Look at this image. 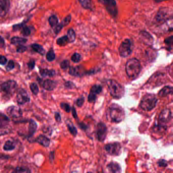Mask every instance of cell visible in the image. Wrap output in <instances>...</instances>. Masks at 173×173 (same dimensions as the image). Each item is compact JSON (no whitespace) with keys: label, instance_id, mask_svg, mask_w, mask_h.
Returning a JSON list of instances; mask_svg holds the SVG:
<instances>
[{"label":"cell","instance_id":"91938a15","mask_svg":"<svg viewBox=\"0 0 173 173\" xmlns=\"http://www.w3.org/2000/svg\"><path fill=\"white\" fill-rule=\"evenodd\" d=\"M155 2L157 3H160L161 2H163V1H166V0H154Z\"/></svg>","mask_w":173,"mask_h":173},{"label":"cell","instance_id":"cb8c5ba5","mask_svg":"<svg viewBox=\"0 0 173 173\" xmlns=\"http://www.w3.org/2000/svg\"><path fill=\"white\" fill-rule=\"evenodd\" d=\"M173 87L170 86H165L159 92V96L161 97H163L170 94H173Z\"/></svg>","mask_w":173,"mask_h":173},{"label":"cell","instance_id":"db71d44e","mask_svg":"<svg viewBox=\"0 0 173 173\" xmlns=\"http://www.w3.org/2000/svg\"><path fill=\"white\" fill-rule=\"evenodd\" d=\"M35 62L34 60H31L27 63V66L30 70H33L35 67Z\"/></svg>","mask_w":173,"mask_h":173},{"label":"cell","instance_id":"d6a6232c","mask_svg":"<svg viewBox=\"0 0 173 173\" xmlns=\"http://www.w3.org/2000/svg\"><path fill=\"white\" fill-rule=\"evenodd\" d=\"M15 148V144L11 141H7L5 143L4 147H3L4 150H5V151H11V150L14 149Z\"/></svg>","mask_w":173,"mask_h":173},{"label":"cell","instance_id":"681fc988","mask_svg":"<svg viewBox=\"0 0 173 173\" xmlns=\"http://www.w3.org/2000/svg\"><path fill=\"white\" fill-rule=\"evenodd\" d=\"M63 25H62V24H61V23L59 24V25H57L55 26V29H54V33L56 34H59V33L61 31L62 29H63Z\"/></svg>","mask_w":173,"mask_h":173},{"label":"cell","instance_id":"ab89813d","mask_svg":"<svg viewBox=\"0 0 173 173\" xmlns=\"http://www.w3.org/2000/svg\"><path fill=\"white\" fill-rule=\"evenodd\" d=\"M14 172L15 173H29L31 172L29 169H26L25 168L18 167L15 169Z\"/></svg>","mask_w":173,"mask_h":173},{"label":"cell","instance_id":"8992f818","mask_svg":"<svg viewBox=\"0 0 173 173\" xmlns=\"http://www.w3.org/2000/svg\"><path fill=\"white\" fill-rule=\"evenodd\" d=\"M98 1L104 6L108 12L113 17L117 16L118 9L115 0H98Z\"/></svg>","mask_w":173,"mask_h":173},{"label":"cell","instance_id":"ee69618b","mask_svg":"<svg viewBox=\"0 0 173 173\" xmlns=\"http://www.w3.org/2000/svg\"><path fill=\"white\" fill-rule=\"evenodd\" d=\"M14 67L15 64L14 63V62L11 60V61H10L9 62L8 65H7L6 67V69L7 71H11V70H12V69H13L14 68Z\"/></svg>","mask_w":173,"mask_h":173},{"label":"cell","instance_id":"603a6c76","mask_svg":"<svg viewBox=\"0 0 173 173\" xmlns=\"http://www.w3.org/2000/svg\"><path fill=\"white\" fill-rule=\"evenodd\" d=\"M81 6L85 9L92 10L94 9V3L92 0H78Z\"/></svg>","mask_w":173,"mask_h":173},{"label":"cell","instance_id":"d6986e66","mask_svg":"<svg viewBox=\"0 0 173 173\" xmlns=\"http://www.w3.org/2000/svg\"><path fill=\"white\" fill-rule=\"evenodd\" d=\"M56 82L51 80L47 79L43 82L42 85L45 90L51 91L56 88Z\"/></svg>","mask_w":173,"mask_h":173},{"label":"cell","instance_id":"5b68a950","mask_svg":"<svg viewBox=\"0 0 173 173\" xmlns=\"http://www.w3.org/2000/svg\"><path fill=\"white\" fill-rule=\"evenodd\" d=\"M133 42L129 39H126L121 43L119 47L120 55L122 57L129 56L133 51Z\"/></svg>","mask_w":173,"mask_h":173},{"label":"cell","instance_id":"f6af8a7d","mask_svg":"<svg viewBox=\"0 0 173 173\" xmlns=\"http://www.w3.org/2000/svg\"><path fill=\"white\" fill-rule=\"evenodd\" d=\"M84 102V98L83 96H81L79 98H78L77 101H76V105H77L78 107H81L83 106Z\"/></svg>","mask_w":173,"mask_h":173},{"label":"cell","instance_id":"8d00e7d4","mask_svg":"<svg viewBox=\"0 0 173 173\" xmlns=\"http://www.w3.org/2000/svg\"><path fill=\"white\" fill-rule=\"evenodd\" d=\"M30 89L32 93L35 95H37L39 92V88L37 84L35 83H32L30 84Z\"/></svg>","mask_w":173,"mask_h":173},{"label":"cell","instance_id":"7bdbcfd3","mask_svg":"<svg viewBox=\"0 0 173 173\" xmlns=\"http://www.w3.org/2000/svg\"><path fill=\"white\" fill-rule=\"evenodd\" d=\"M70 67V62L68 60H65L63 61L61 64V68L62 69L65 70Z\"/></svg>","mask_w":173,"mask_h":173},{"label":"cell","instance_id":"f907efd6","mask_svg":"<svg viewBox=\"0 0 173 173\" xmlns=\"http://www.w3.org/2000/svg\"><path fill=\"white\" fill-rule=\"evenodd\" d=\"M157 163L159 165V167H166L168 165V163H167V161L165 160V159L159 160Z\"/></svg>","mask_w":173,"mask_h":173},{"label":"cell","instance_id":"4fadbf2b","mask_svg":"<svg viewBox=\"0 0 173 173\" xmlns=\"http://www.w3.org/2000/svg\"><path fill=\"white\" fill-rule=\"evenodd\" d=\"M172 119V113L170 109H165L161 112L159 116V121L161 124L165 125V123H168Z\"/></svg>","mask_w":173,"mask_h":173},{"label":"cell","instance_id":"f5cc1de1","mask_svg":"<svg viewBox=\"0 0 173 173\" xmlns=\"http://www.w3.org/2000/svg\"><path fill=\"white\" fill-rule=\"evenodd\" d=\"M9 120L8 117H7L5 115L0 114V122H6Z\"/></svg>","mask_w":173,"mask_h":173},{"label":"cell","instance_id":"f35d334b","mask_svg":"<svg viewBox=\"0 0 173 173\" xmlns=\"http://www.w3.org/2000/svg\"><path fill=\"white\" fill-rule=\"evenodd\" d=\"M61 108L63 109L66 112L69 113L71 111V107L67 103H62L61 104Z\"/></svg>","mask_w":173,"mask_h":173},{"label":"cell","instance_id":"44dd1931","mask_svg":"<svg viewBox=\"0 0 173 173\" xmlns=\"http://www.w3.org/2000/svg\"><path fill=\"white\" fill-rule=\"evenodd\" d=\"M35 141L44 147H48L50 144V140L43 135H40L36 139Z\"/></svg>","mask_w":173,"mask_h":173},{"label":"cell","instance_id":"f546056e","mask_svg":"<svg viewBox=\"0 0 173 173\" xmlns=\"http://www.w3.org/2000/svg\"><path fill=\"white\" fill-rule=\"evenodd\" d=\"M57 44L59 45V46H64L66 45L69 42V39L68 38L67 36H64L62 37L59 38L56 41Z\"/></svg>","mask_w":173,"mask_h":173},{"label":"cell","instance_id":"7a4b0ae2","mask_svg":"<svg viewBox=\"0 0 173 173\" xmlns=\"http://www.w3.org/2000/svg\"><path fill=\"white\" fill-rule=\"evenodd\" d=\"M125 71L129 79H135L141 71L140 61L136 58L129 59L125 65Z\"/></svg>","mask_w":173,"mask_h":173},{"label":"cell","instance_id":"11a10c76","mask_svg":"<svg viewBox=\"0 0 173 173\" xmlns=\"http://www.w3.org/2000/svg\"><path fill=\"white\" fill-rule=\"evenodd\" d=\"M79 127L81 128V129L83 130V131H86V129H88V125L85 124V123H83V122H80V123H79Z\"/></svg>","mask_w":173,"mask_h":173},{"label":"cell","instance_id":"836d02e7","mask_svg":"<svg viewBox=\"0 0 173 173\" xmlns=\"http://www.w3.org/2000/svg\"><path fill=\"white\" fill-rule=\"evenodd\" d=\"M48 21L51 27H55L58 24L59 20L55 15H52L49 18Z\"/></svg>","mask_w":173,"mask_h":173},{"label":"cell","instance_id":"e0dca14e","mask_svg":"<svg viewBox=\"0 0 173 173\" xmlns=\"http://www.w3.org/2000/svg\"><path fill=\"white\" fill-rule=\"evenodd\" d=\"M10 8L9 0H0V16H4Z\"/></svg>","mask_w":173,"mask_h":173},{"label":"cell","instance_id":"9f6ffc18","mask_svg":"<svg viewBox=\"0 0 173 173\" xmlns=\"http://www.w3.org/2000/svg\"><path fill=\"white\" fill-rule=\"evenodd\" d=\"M55 118L57 122H60L61 121V115L59 113L56 112L55 113Z\"/></svg>","mask_w":173,"mask_h":173},{"label":"cell","instance_id":"74e56055","mask_svg":"<svg viewBox=\"0 0 173 173\" xmlns=\"http://www.w3.org/2000/svg\"><path fill=\"white\" fill-rule=\"evenodd\" d=\"M21 33L23 34V35L25 36H28L31 34V30L29 29V27L25 25L22 29Z\"/></svg>","mask_w":173,"mask_h":173},{"label":"cell","instance_id":"1f68e13d","mask_svg":"<svg viewBox=\"0 0 173 173\" xmlns=\"http://www.w3.org/2000/svg\"><path fill=\"white\" fill-rule=\"evenodd\" d=\"M67 125L68 129H69L70 133L74 137H76L77 135V129L74 125L73 123H71V122H69V123H67Z\"/></svg>","mask_w":173,"mask_h":173},{"label":"cell","instance_id":"ac0fdd59","mask_svg":"<svg viewBox=\"0 0 173 173\" xmlns=\"http://www.w3.org/2000/svg\"><path fill=\"white\" fill-rule=\"evenodd\" d=\"M107 168L111 173H120L121 172V167L116 162H111L109 163Z\"/></svg>","mask_w":173,"mask_h":173},{"label":"cell","instance_id":"c3c4849f","mask_svg":"<svg viewBox=\"0 0 173 173\" xmlns=\"http://www.w3.org/2000/svg\"><path fill=\"white\" fill-rule=\"evenodd\" d=\"M27 49V48L25 46L19 45L18 47L17 48V52H19V53H23V52L25 51Z\"/></svg>","mask_w":173,"mask_h":173},{"label":"cell","instance_id":"7dc6e473","mask_svg":"<svg viewBox=\"0 0 173 173\" xmlns=\"http://www.w3.org/2000/svg\"><path fill=\"white\" fill-rule=\"evenodd\" d=\"M25 24L23 23H20V24H18V25H15L13 26V29L15 31H18L19 29H22L23 27L25 26Z\"/></svg>","mask_w":173,"mask_h":173},{"label":"cell","instance_id":"f1b7e54d","mask_svg":"<svg viewBox=\"0 0 173 173\" xmlns=\"http://www.w3.org/2000/svg\"><path fill=\"white\" fill-rule=\"evenodd\" d=\"M31 47L33 49L34 51L36 52H38L41 55H44L45 53V50H44V48L41 45L39 44H34L31 45Z\"/></svg>","mask_w":173,"mask_h":173},{"label":"cell","instance_id":"83f0119b","mask_svg":"<svg viewBox=\"0 0 173 173\" xmlns=\"http://www.w3.org/2000/svg\"><path fill=\"white\" fill-rule=\"evenodd\" d=\"M37 125L35 122L32 120H30L29 126V137H31L33 135L37 129Z\"/></svg>","mask_w":173,"mask_h":173},{"label":"cell","instance_id":"6f0895ef","mask_svg":"<svg viewBox=\"0 0 173 173\" xmlns=\"http://www.w3.org/2000/svg\"><path fill=\"white\" fill-rule=\"evenodd\" d=\"M72 114H73V117L75 118V119H77V112H76V111L75 110V108L73 107L72 108Z\"/></svg>","mask_w":173,"mask_h":173},{"label":"cell","instance_id":"bcb514c9","mask_svg":"<svg viewBox=\"0 0 173 173\" xmlns=\"http://www.w3.org/2000/svg\"><path fill=\"white\" fill-rule=\"evenodd\" d=\"M65 86L66 88L68 89H73L76 87L74 83L71 81H67L65 83Z\"/></svg>","mask_w":173,"mask_h":173},{"label":"cell","instance_id":"7402d4cb","mask_svg":"<svg viewBox=\"0 0 173 173\" xmlns=\"http://www.w3.org/2000/svg\"><path fill=\"white\" fill-rule=\"evenodd\" d=\"M167 129V126L161 124L155 125L152 128V131L155 133L161 134V135L165 133Z\"/></svg>","mask_w":173,"mask_h":173},{"label":"cell","instance_id":"5bb4252c","mask_svg":"<svg viewBox=\"0 0 173 173\" xmlns=\"http://www.w3.org/2000/svg\"><path fill=\"white\" fill-rule=\"evenodd\" d=\"M69 74L73 76L81 77L88 74V71H86L83 67L81 66L76 67H71L69 69Z\"/></svg>","mask_w":173,"mask_h":173},{"label":"cell","instance_id":"4dcf8cb0","mask_svg":"<svg viewBox=\"0 0 173 173\" xmlns=\"http://www.w3.org/2000/svg\"><path fill=\"white\" fill-rule=\"evenodd\" d=\"M67 37L69 39V43H72V42H74L76 39V34H75V31L72 29H69L68 31Z\"/></svg>","mask_w":173,"mask_h":173},{"label":"cell","instance_id":"4316f807","mask_svg":"<svg viewBox=\"0 0 173 173\" xmlns=\"http://www.w3.org/2000/svg\"><path fill=\"white\" fill-rule=\"evenodd\" d=\"M27 41V39L24 38L14 37L11 39V43L14 45H22L25 44Z\"/></svg>","mask_w":173,"mask_h":173},{"label":"cell","instance_id":"2e32d148","mask_svg":"<svg viewBox=\"0 0 173 173\" xmlns=\"http://www.w3.org/2000/svg\"><path fill=\"white\" fill-rule=\"evenodd\" d=\"M7 112L10 116L15 118L21 117L23 115L22 111L21 108L14 106L9 107L8 108L7 110Z\"/></svg>","mask_w":173,"mask_h":173},{"label":"cell","instance_id":"7c38bea8","mask_svg":"<svg viewBox=\"0 0 173 173\" xmlns=\"http://www.w3.org/2000/svg\"><path fill=\"white\" fill-rule=\"evenodd\" d=\"M17 102L19 105H23L29 102L30 100L29 96L27 91L23 89L19 90L17 94Z\"/></svg>","mask_w":173,"mask_h":173},{"label":"cell","instance_id":"ba28073f","mask_svg":"<svg viewBox=\"0 0 173 173\" xmlns=\"http://www.w3.org/2000/svg\"><path fill=\"white\" fill-rule=\"evenodd\" d=\"M172 18V10L168 8H162L157 13L155 16L156 21L157 22H165L170 18Z\"/></svg>","mask_w":173,"mask_h":173},{"label":"cell","instance_id":"e575fe53","mask_svg":"<svg viewBox=\"0 0 173 173\" xmlns=\"http://www.w3.org/2000/svg\"><path fill=\"white\" fill-rule=\"evenodd\" d=\"M55 58V55L54 51L52 50L49 51L46 54V59L49 62H52L54 60Z\"/></svg>","mask_w":173,"mask_h":173},{"label":"cell","instance_id":"9a60e30c","mask_svg":"<svg viewBox=\"0 0 173 173\" xmlns=\"http://www.w3.org/2000/svg\"><path fill=\"white\" fill-rule=\"evenodd\" d=\"M165 75L163 73H155V74L153 75H152L151 78H152L153 79L156 80L152 79L150 78L149 80H148V81H149V83H151L152 82H155V86H157L161 85V84H163V81H165Z\"/></svg>","mask_w":173,"mask_h":173},{"label":"cell","instance_id":"6da1fadb","mask_svg":"<svg viewBox=\"0 0 173 173\" xmlns=\"http://www.w3.org/2000/svg\"><path fill=\"white\" fill-rule=\"evenodd\" d=\"M107 118L113 123H119L125 118L123 109L118 105L113 104L109 107L106 113Z\"/></svg>","mask_w":173,"mask_h":173},{"label":"cell","instance_id":"d4e9b609","mask_svg":"<svg viewBox=\"0 0 173 173\" xmlns=\"http://www.w3.org/2000/svg\"><path fill=\"white\" fill-rule=\"evenodd\" d=\"M5 122H0V136L6 135L10 132L11 128L9 125Z\"/></svg>","mask_w":173,"mask_h":173},{"label":"cell","instance_id":"3957f363","mask_svg":"<svg viewBox=\"0 0 173 173\" xmlns=\"http://www.w3.org/2000/svg\"><path fill=\"white\" fill-rule=\"evenodd\" d=\"M107 85L111 96L113 98L120 99L123 97L125 93L124 88L118 82L115 80H108L107 81Z\"/></svg>","mask_w":173,"mask_h":173},{"label":"cell","instance_id":"484cf974","mask_svg":"<svg viewBox=\"0 0 173 173\" xmlns=\"http://www.w3.org/2000/svg\"><path fill=\"white\" fill-rule=\"evenodd\" d=\"M40 73L43 77H53L55 75V72L54 70L48 69H40Z\"/></svg>","mask_w":173,"mask_h":173},{"label":"cell","instance_id":"816d5d0a","mask_svg":"<svg viewBox=\"0 0 173 173\" xmlns=\"http://www.w3.org/2000/svg\"><path fill=\"white\" fill-rule=\"evenodd\" d=\"M7 62V59L5 56L3 55H0V64L5 65Z\"/></svg>","mask_w":173,"mask_h":173},{"label":"cell","instance_id":"60d3db41","mask_svg":"<svg viewBox=\"0 0 173 173\" xmlns=\"http://www.w3.org/2000/svg\"><path fill=\"white\" fill-rule=\"evenodd\" d=\"M71 21V15H69L67 16L63 20L62 22L61 23L62 25H63V27H65L66 25H69V23H70Z\"/></svg>","mask_w":173,"mask_h":173},{"label":"cell","instance_id":"b9f144b4","mask_svg":"<svg viewBox=\"0 0 173 173\" xmlns=\"http://www.w3.org/2000/svg\"><path fill=\"white\" fill-rule=\"evenodd\" d=\"M173 36H171L167 38L165 40V43L166 45H167L168 46H169V48L171 47H172V46L173 45Z\"/></svg>","mask_w":173,"mask_h":173},{"label":"cell","instance_id":"30bf717a","mask_svg":"<svg viewBox=\"0 0 173 173\" xmlns=\"http://www.w3.org/2000/svg\"><path fill=\"white\" fill-rule=\"evenodd\" d=\"M107 135V128L106 125L102 122L97 124L96 127V136L97 140L103 142L106 139Z\"/></svg>","mask_w":173,"mask_h":173},{"label":"cell","instance_id":"52a82bcc","mask_svg":"<svg viewBox=\"0 0 173 173\" xmlns=\"http://www.w3.org/2000/svg\"><path fill=\"white\" fill-rule=\"evenodd\" d=\"M17 84L15 81L9 80L1 85V90L6 96H11L14 94L17 90Z\"/></svg>","mask_w":173,"mask_h":173},{"label":"cell","instance_id":"277c9868","mask_svg":"<svg viewBox=\"0 0 173 173\" xmlns=\"http://www.w3.org/2000/svg\"><path fill=\"white\" fill-rule=\"evenodd\" d=\"M157 103V98L153 94H147L143 96L140 104L142 109L146 111H150L155 108Z\"/></svg>","mask_w":173,"mask_h":173},{"label":"cell","instance_id":"ffe728a7","mask_svg":"<svg viewBox=\"0 0 173 173\" xmlns=\"http://www.w3.org/2000/svg\"><path fill=\"white\" fill-rule=\"evenodd\" d=\"M140 38H141L145 43L146 44H152L153 42V38L150 34L145 31H142L140 32Z\"/></svg>","mask_w":173,"mask_h":173},{"label":"cell","instance_id":"d590c367","mask_svg":"<svg viewBox=\"0 0 173 173\" xmlns=\"http://www.w3.org/2000/svg\"><path fill=\"white\" fill-rule=\"evenodd\" d=\"M81 56L78 53H75L71 57V60L73 61L74 63H79L80 61H81Z\"/></svg>","mask_w":173,"mask_h":173},{"label":"cell","instance_id":"680465c9","mask_svg":"<svg viewBox=\"0 0 173 173\" xmlns=\"http://www.w3.org/2000/svg\"><path fill=\"white\" fill-rule=\"evenodd\" d=\"M5 41L1 36H0V47H3L4 46Z\"/></svg>","mask_w":173,"mask_h":173},{"label":"cell","instance_id":"9c48e42d","mask_svg":"<svg viewBox=\"0 0 173 173\" xmlns=\"http://www.w3.org/2000/svg\"><path fill=\"white\" fill-rule=\"evenodd\" d=\"M104 149L109 155L112 156H118L121 153V145L118 142L106 144L104 146Z\"/></svg>","mask_w":173,"mask_h":173},{"label":"cell","instance_id":"8fae6325","mask_svg":"<svg viewBox=\"0 0 173 173\" xmlns=\"http://www.w3.org/2000/svg\"><path fill=\"white\" fill-rule=\"evenodd\" d=\"M102 91V86L98 84L94 85L91 88L90 94L88 96V101L90 103L95 102L97 98V95L100 94Z\"/></svg>","mask_w":173,"mask_h":173}]
</instances>
